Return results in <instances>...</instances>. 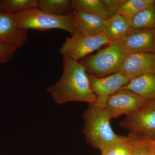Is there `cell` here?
<instances>
[{"instance_id":"6da1fadb","label":"cell","mask_w":155,"mask_h":155,"mask_svg":"<svg viewBox=\"0 0 155 155\" xmlns=\"http://www.w3.org/2000/svg\"><path fill=\"white\" fill-rule=\"evenodd\" d=\"M63 72L60 79L47 88L59 105L71 101L94 104L97 96L91 90L85 67L80 62L63 58Z\"/></svg>"},{"instance_id":"7a4b0ae2","label":"cell","mask_w":155,"mask_h":155,"mask_svg":"<svg viewBox=\"0 0 155 155\" xmlns=\"http://www.w3.org/2000/svg\"><path fill=\"white\" fill-rule=\"evenodd\" d=\"M84 124L82 131L87 143L93 147L101 150L116 143L127 140L129 136L116 134L110 125V112L104 107L90 104L84 112Z\"/></svg>"},{"instance_id":"3957f363","label":"cell","mask_w":155,"mask_h":155,"mask_svg":"<svg viewBox=\"0 0 155 155\" xmlns=\"http://www.w3.org/2000/svg\"><path fill=\"white\" fill-rule=\"evenodd\" d=\"M19 28L38 31L59 29L68 31L72 35L77 30V23L72 13L67 15L48 14L38 8L13 14Z\"/></svg>"},{"instance_id":"277c9868","label":"cell","mask_w":155,"mask_h":155,"mask_svg":"<svg viewBox=\"0 0 155 155\" xmlns=\"http://www.w3.org/2000/svg\"><path fill=\"white\" fill-rule=\"evenodd\" d=\"M127 55L119 45L111 42L108 47L96 54L87 56L80 63L90 73L98 77H104L120 72Z\"/></svg>"},{"instance_id":"5b68a950","label":"cell","mask_w":155,"mask_h":155,"mask_svg":"<svg viewBox=\"0 0 155 155\" xmlns=\"http://www.w3.org/2000/svg\"><path fill=\"white\" fill-rule=\"evenodd\" d=\"M129 136L146 140H155V101H148L136 110L125 115L119 123Z\"/></svg>"},{"instance_id":"8992f818","label":"cell","mask_w":155,"mask_h":155,"mask_svg":"<svg viewBox=\"0 0 155 155\" xmlns=\"http://www.w3.org/2000/svg\"><path fill=\"white\" fill-rule=\"evenodd\" d=\"M70 37L66 38L59 51L63 58L79 62L91 53L111 41L104 34L89 35L77 29Z\"/></svg>"},{"instance_id":"52a82bcc","label":"cell","mask_w":155,"mask_h":155,"mask_svg":"<svg viewBox=\"0 0 155 155\" xmlns=\"http://www.w3.org/2000/svg\"><path fill=\"white\" fill-rule=\"evenodd\" d=\"M112 42L119 45L127 55L155 53V28H130L124 36Z\"/></svg>"},{"instance_id":"ba28073f","label":"cell","mask_w":155,"mask_h":155,"mask_svg":"<svg viewBox=\"0 0 155 155\" xmlns=\"http://www.w3.org/2000/svg\"><path fill=\"white\" fill-rule=\"evenodd\" d=\"M91 90L97 96L95 104L104 107L108 97L122 89L130 81L121 72L104 77H98L87 73Z\"/></svg>"},{"instance_id":"9c48e42d","label":"cell","mask_w":155,"mask_h":155,"mask_svg":"<svg viewBox=\"0 0 155 155\" xmlns=\"http://www.w3.org/2000/svg\"><path fill=\"white\" fill-rule=\"evenodd\" d=\"M147 101L131 91L122 89L108 97L105 107L110 112L112 119H116L134 112Z\"/></svg>"},{"instance_id":"30bf717a","label":"cell","mask_w":155,"mask_h":155,"mask_svg":"<svg viewBox=\"0 0 155 155\" xmlns=\"http://www.w3.org/2000/svg\"><path fill=\"white\" fill-rule=\"evenodd\" d=\"M119 72L130 81L141 75L155 74V53L137 52L127 55Z\"/></svg>"},{"instance_id":"8fae6325","label":"cell","mask_w":155,"mask_h":155,"mask_svg":"<svg viewBox=\"0 0 155 155\" xmlns=\"http://www.w3.org/2000/svg\"><path fill=\"white\" fill-rule=\"evenodd\" d=\"M0 1V41L16 49L22 46L28 39V30L19 28L13 14L8 12Z\"/></svg>"},{"instance_id":"7c38bea8","label":"cell","mask_w":155,"mask_h":155,"mask_svg":"<svg viewBox=\"0 0 155 155\" xmlns=\"http://www.w3.org/2000/svg\"><path fill=\"white\" fill-rule=\"evenodd\" d=\"M72 14L75 17L77 29L83 33L89 35L105 34L106 20L94 14L73 11Z\"/></svg>"},{"instance_id":"4fadbf2b","label":"cell","mask_w":155,"mask_h":155,"mask_svg":"<svg viewBox=\"0 0 155 155\" xmlns=\"http://www.w3.org/2000/svg\"><path fill=\"white\" fill-rule=\"evenodd\" d=\"M122 89L131 91L147 101H155V74H146L134 78Z\"/></svg>"},{"instance_id":"5bb4252c","label":"cell","mask_w":155,"mask_h":155,"mask_svg":"<svg viewBox=\"0 0 155 155\" xmlns=\"http://www.w3.org/2000/svg\"><path fill=\"white\" fill-rule=\"evenodd\" d=\"M72 11H82L97 15L107 20L111 17L105 0H73Z\"/></svg>"},{"instance_id":"9a60e30c","label":"cell","mask_w":155,"mask_h":155,"mask_svg":"<svg viewBox=\"0 0 155 155\" xmlns=\"http://www.w3.org/2000/svg\"><path fill=\"white\" fill-rule=\"evenodd\" d=\"M130 28L124 17L116 13L106 20L105 35L112 42L124 36Z\"/></svg>"},{"instance_id":"2e32d148","label":"cell","mask_w":155,"mask_h":155,"mask_svg":"<svg viewBox=\"0 0 155 155\" xmlns=\"http://www.w3.org/2000/svg\"><path fill=\"white\" fill-rule=\"evenodd\" d=\"M155 5V0H122L117 11L130 24L134 16L140 11Z\"/></svg>"},{"instance_id":"e0dca14e","label":"cell","mask_w":155,"mask_h":155,"mask_svg":"<svg viewBox=\"0 0 155 155\" xmlns=\"http://www.w3.org/2000/svg\"><path fill=\"white\" fill-rule=\"evenodd\" d=\"M71 1L69 0H38V8L41 11L57 15H67L72 10Z\"/></svg>"},{"instance_id":"ac0fdd59","label":"cell","mask_w":155,"mask_h":155,"mask_svg":"<svg viewBox=\"0 0 155 155\" xmlns=\"http://www.w3.org/2000/svg\"><path fill=\"white\" fill-rule=\"evenodd\" d=\"M129 25L130 28H155V5L143 9L134 15Z\"/></svg>"},{"instance_id":"d6986e66","label":"cell","mask_w":155,"mask_h":155,"mask_svg":"<svg viewBox=\"0 0 155 155\" xmlns=\"http://www.w3.org/2000/svg\"><path fill=\"white\" fill-rule=\"evenodd\" d=\"M1 4L11 14L38 8V0H3Z\"/></svg>"},{"instance_id":"ffe728a7","label":"cell","mask_w":155,"mask_h":155,"mask_svg":"<svg viewBox=\"0 0 155 155\" xmlns=\"http://www.w3.org/2000/svg\"><path fill=\"white\" fill-rule=\"evenodd\" d=\"M125 141L110 145L101 150V155H131L130 137Z\"/></svg>"},{"instance_id":"44dd1931","label":"cell","mask_w":155,"mask_h":155,"mask_svg":"<svg viewBox=\"0 0 155 155\" xmlns=\"http://www.w3.org/2000/svg\"><path fill=\"white\" fill-rule=\"evenodd\" d=\"M130 137L131 155H153L151 149L149 146L146 144L140 139Z\"/></svg>"},{"instance_id":"7402d4cb","label":"cell","mask_w":155,"mask_h":155,"mask_svg":"<svg viewBox=\"0 0 155 155\" xmlns=\"http://www.w3.org/2000/svg\"><path fill=\"white\" fill-rule=\"evenodd\" d=\"M17 50L0 41V64H5L11 61Z\"/></svg>"},{"instance_id":"603a6c76","label":"cell","mask_w":155,"mask_h":155,"mask_svg":"<svg viewBox=\"0 0 155 155\" xmlns=\"http://www.w3.org/2000/svg\"><path fill=\"white\" fill-rule=\"evenodd\" d=\"M105 1L112 17L117 13L122 0H105Z\"/></svg>"},{"instance_id":"cb8c5ba5","label":"cell","mask_w":155,"mask_h":155,"mask_svg":"<svg viewBox=\"0 0 155 155\" xmlns=\"http://www.w3.org/2000/svg\"><path fill=\"white\" fill-rule=\"evenodd\" d=\"M143 140L145 143L148 145L150 146L155 147V140H146L141 139Z\"/></svg>"},{"instance_id":"d4e9b609","label":"cell","mask_w":155,"mask_h":155,"mask_svg":"<svg viewBox=\"0 0 155 155\" xmlns=\"http://www.w3.org/2000/svg\"><path fill=\"white\" fill-rule=\"evenodd\" d=\"M149 146L150 147L151 149L152 153L153 155H155V147L150 146Z\"/></svg>"},{"instance_id":"484cf974","label":"cell","mask_w":155,"mask_h":155,"mask_svg":"<svg viewBox=\"0 0 155 155\" xmlns=\"http://www.w3.org/2000/svg\"></svg>"}]
</instances>
